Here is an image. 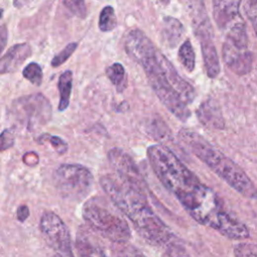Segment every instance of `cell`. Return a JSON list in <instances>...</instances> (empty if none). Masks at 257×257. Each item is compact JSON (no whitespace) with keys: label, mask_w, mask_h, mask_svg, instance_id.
Segmentation results:
<instances>
[{"label":"cell","mask_w":257,"mask_h":257,"mask_svg":"<svg viewBox=\"0 0 257 257\" xmlns=\"http://www.w3.org/2000/svg\"><path fill=\"white\" fill-rule=\"evenodd\" d=\"M147 155L160 182L193 219L227 238H249L250 231L246 225L230 216L214 191L204 185L168 147L159 144L150 146Z\"/></svg>","instance_id":"cell-1"},{"label":"cell","mask_w":257,"mask_h":257,"mask_svg":"<svg viewBox=\"0 0 257 257\" xmlns=\"http://www.w3.org/2000/svg\"><path fill=\"white\" fill-rule=\"evenodd\" d=\"M110 200L133 223L137 233L149 244L166 247L178 238L150 206L144 189L119 175H105L100 180Z\"/></svg>","instance_id":"cell-2"},{"label":"cell","mask_w":257,"mask_h":257,"mask_svg":"<svg viewBox=\"0 0 257 257\" xmlns=\"http://www.w3.org/2000/svg\"><path fill=\"white\" fill-rule=\"evenodd\" d=\"M125 50L133 60L141 64L161 103L177 119L186 122L191 113L167 75L164 66L165 55L140 29L128 31L125 38Z\"/></svg>","instance_id":"cell-3"},{"label":"cell","mask_w":257,"mask_h":257,"mask_svg":"<svg viewBox=\"0 0 257 257\" xmlns=\"http://www.w3.org/2000/svg\"><path fill=\"white\" fill-rule=\"evenodd\" d=\"M179 138L193 154L239 194L249 199H257L256 186L230 158L213 147L205 138L189 128H182L179 132Z\"/></svg>","instance_id":"cell-4"},{"label":"cell","mask_w":257,"mask_h":257,"mask_svg":"<svg viewBox=\"0 0 257 257\" xmlns=\"http://www.w3.org/2000/svg\"><path fill=\"white\" fill-rule=\"evenodd\" d=\"M121 210L102 197L88 199L83 207V218L96 234L115 244L126 243L132 232Z\"/></svg>","instance_id":"cell-5"},{"label":"cell","mask_w":257,"mask_h":257,"mask_svg":"<svg viewBox=\"0 0 257 257\" xmlns=\"http://www.w3.org/2000/svg\"><path fill=\"white\" fill-rule=\"evenodd\" d=\"M226 30L222 45L223 61L235 75L245 76L251 72L253 64L245 22L239 18Z\"/></svg>","instance_id":"cell-6"},{"label":"cell","mask_w":257,"mask_h":257,"mask_svg":"<svg viewBox=\"0 0 257 257\" xmlns=\"http://www.w3.org/2000/svg\"><path fill=\"white\" fill-rule=\"evenodd\" d=\"M9 117L17 126L29 132H36L50 122L52 109L43 93H32L12 102Z\"/></svg>","instance_id":"cell-7"},{"label":"cell","mask_w":257,"mask_h":257,"mask_svg":"<svg viewBox=\"0 0 257 257\" xmlns=\"http://www.w3.org/2000/svg\"><path fill=\"white\" fill-rule=\"evenodd\" d=\"M58 194L68 201L81 202L91 191L93 177L90 171L80 164H62L53 174Z\"/></svg>","instance_id":"cell-8"},{"label":"cell","mask_w":257,"mask_h":257,"mask_svg":"<svg viewBox=\"0 0 257 257\" xmlns=\"http://www.w3.org/2000/svg\"><path fill=\"white\" fill-rule=\"evenodd\" d=\"M41 232L49 247L63 257H75L69 228L54 212L46 211L40 223Z\"/></svg>","instance_id":"cell-9"},{"label":"cell","mask_w":257,"mask_h":257,"mask_svg":"<svg viewBox=\"0 0 257 257\" xmlns=\"http://www.w3.org/2000/svg\"><path fill=\"white\" fill-rule=\"evenodd\" d=\"M108 159L117 175L144 189L145 183L142 175L130 155L121 149L114 148L109 152Z\"/></svg>","instance_id":"cell-10"},{"label":"cell","mask_w":257,"mask_h":257,"mask_svg":"<svg viewBox=\"0 0 257 257\" xmlns=\"http://www.w3.org/2000/svg\"><path fill=\"white\" fill-rule=\"evenodd\" d=\"M184 1L198 41L213 38V27L206 11L204 0H184Z\"/></svg>","instance_id":"cell-11"},{"label":"cell","mask_w":257,"mask_h":257,"mask_svg":"<svg viewBox=\"0 0 257 257\" xmlns=\"http://www.w3.org/2000/svg\"><path fill=\"white\" fill-rule=\"evenodd\" d=\"M241 1L242 0H212L214 20L220 29H227L240 18Z\"/></svg>","instance_id":"cell-12"},{"label":"cell","mask_w":257,"mask_h":257,"mask_svg":"<svg viewBox=\"0 0 257 257\" xmlns=\"http://www.w3.org/2000/svg\"><path fill=\"white\" fill-rule=\"evenodd\" d=\"M31 53V46L26 43L11 46L2 57H0V74L14 73L22 66V63Z\"/></svg>","instance_id":"cell-13"},{"label":"cell","mask_w":257,"mask_h":257,"mask_svg":"<svg viewBox=\"0 0 257 257\" xmlns=\"http://www.w3.org/2000/svg\"><path fill=\"white\" fill-rule=\"evenodd\" d=\"M197 116L199 121L206 127L213 128H224V120L220 107L212 99H208L200 105L197 111Z\"/></svg>","instance_id":"cell-14"},{"label":"cell","mask_w":257,"mask_h":257,"mask_svg":"<svg viewBox=\"0 0 257 257\" xmlns=\"http://www.w3.org/2000/svg\"><path fill=\"white\" fill-rule=\"evenodd\" d=\"M76 249L79 257H109L99 242L84 229L77 236Z\"/></svg>","instance_id":"cell-15"},{"label":"cell","mask_w":257,"mask_h":257,"mask_svg":"<svg viewBox=\"0 0 257 257\" xmlns=\"http://www.w3.org/2000/svg\"><path fill=\"white\" fill-rule=\"evenodd\" d=\"M184 35V26L180 20L175 17L167 16L163 19L162 29H161V37H162L163 43L174 48L182 40Z\"/></svg>","instance_id":"cell-16"},{"label":"cell","mask_w":257,"mask_h":257,"mask_svg":"<svg viewBox=\"0 0 257 257\" xmlns=\"http://www.w3.org/2000/svg\"><path fill=\"white\" fill-rule=\"evenodd\" d=\"M201 45L204 67L207 76L210 79H215L220 73V62L218 53L214 44V41H206L199 43Z\"/></svg>","instance_id":"cell-17"},{"label":"cell","mask_w":257,"mask_h":257,"mask_svg":"<svg viewBox=\"0 0 257 257\" xmlns=\"http://www.w3.org/2000/svg\"><path fill=\"white\" fill-rule=\"evenodd\" d=\"M58 91H59V104L58 111H66L70 106V100L73 88V73L66 71L60 75L58 79Z\"/></svg>","instance_id":"cell-18"},{"label":"cell","mask_w":257,"mask_h":257,"mask_svg":"<svg viewBox=\"0 0 257 257\" xmlns=\"http://www.w3.org/2000/svg\"><path fill=\"white\" fill-rule=\"evenodd\" d=\"M107 77L115 86L119 92H122L127 87V74L125 68L119 62L113 63L106 71Z\"/></svg>","instance_id":"cell-19"},{"label":"cell","mask_w":257,"mask_h":257,"mask_svg":"<svg viewBox=\"0 0 257 257\" xmlns=\"http://www.w3.org/2000/svg\"><path fill=\"white\" fill-rule=\"evenodd\" d=\"M179 60L182 63V66L189 72L192 73L195 69V52L193 49V46L190 41H186L181 47L179 48L178 52Z\"/></svg>","instance_id":"cell-20"},{"label":"cell","mask_w":257,"mask_h":257,"mask_svg":"<svg viewBox=\"0 0 257 257\" xmlns=\"http://www.w3.org/2000/svg\"><path fill=\"white\" fill-rule=\"evenodd\" d=\"M118 20L116 17L115 9L112 6H106L103 8L99 18V28L104 31H112L117 27Z\"/></svg>","instance_id":"cell-21"},{"label":"cell","mask_w":257,"mask_h":257,"mask_svg":"<svg viewBox=\"0 0 257 257\" xmlns=\"http://www.w3.org/2000/svg\"><path fill=\"white\" fill-rule=\"evenodd\" d=\"M23 77L29 81L32 85L40 86L43 83V74L41 66L37 62H30L29 64L24 68L22 72Z\"/></svg>","instance_id":"cell-22"},{"label":"cell","mask_w":257,"mask_h":257,"mask_svg":"<svg viewBox=\"0 0 257 257\" xmlns=\"http://www.w3.org/2000/svg\"><path fill=\"white\" fill-rule=\"evenodd\" d=\"M38 142L41 143V144L43 143V142H48L53 147V149L55 150V152L58 155L66 154L68 152V150H69V145L66 142H64L62 139H60L58 137H55V136H51L49 134L42 135L38 139Z\"/></svg>","instance_id":"cell-23"},{"label":"cell","mask_w":257,"mask_h":257,"mask_svg":"<svg viewBox=\"0 0 257 257\" xmlns=\"http://www.w3.org/2000/svg\"><path fill=\"white\" fill-rule=\"evenodd\" d=\"M78 47V43H69L66 47H64L60 52H58L51 60V67L52 68H57L60 67L61 64H63L66 62L71 56L72 54L76 51Z\"/></svg>","instance_id":"cell-24"},{"label":"cell","mask_w":257,"mask_h":257,"mask_svg":"<svg viewBox=\"0 0 257 257\" xmlns=\"http://www.w3.org/2000/svg\"><path fill=\"white\" fill-rule=\"evenodd\" d=\"M63 5L74 15L82 19L86 17V5L85 0H63Z\"/></svg>","instance_id":"cell-25"},{"label":"cell","mask_w":257,"mask_h":257,"mask_svg":"<svg viewBox=\"0 0 257 257\" xmlns=\"http://www.w3.org/2000/svg\"><path fill=\"white\" fill-rule=\"evenodd\" d=\"M115 257H147L141 250L134 245L126 243L118 244Z\"/></svg>","instance_id":"cell-26"},{"label":"cell","mask_w":257,"mask_h":257,"mask_svg":"<svg viewBox=\"0 0 257 257\" xmlns=\"http://www.w3.org/2000/svg\"><path fill=\"white\" fill-rule=\"evenodd\" d=\"M162 257H190V255L177 239L165 247Z\"/></svg>","instance_id":"cell-27"},{"label":"cell","mask_w":257,"mask_h":257,"mask_svg":"<svg viewBox=\"0 0 257 257\" xmlns=\"http://www.w3.org/2000/svg\"><path fill=\"white\" fill-rule=\"evenodd\" d=\"M235 257H257V245L239 243L234 248Z\"/></svg>","instance_id":"cell-28"},{"label":"cell","mask_w":257,"mask_h":257,"mask_svg":"<svg viewBox=\"0 0 257 257\" xmlns=\"http://www.w3.org/2000/svg\"><path fill=\"white\" fill-rule=\"evenodd\" d=\"M244 10L257 36V0H245Z\"/></svg>","instance_id":"cell-29"},{"label":"cell","mask_w":257,"mask_h":257,"mask_svg":"<svg viewBox=\"0 0 257 257\" xmlns=\"http://www.w3.org/2000/svg\"><path fill=\"white\" fill-rule=\"evenodd\" d=\"M15 134L12 128H6L0 134V152L10 149L14 146Z\"/></svg>","instance_id":"cell-30"},{"label":"cell","mask_w":257,"mask_h":257,"mask_svg":"<svg viewBox=\"0 0 257 257\" xmlns=\"http://www.w3.org/2000/svg\"><path fill=\"white\" fill-rule=\"evenodd\" d=\"M8 30L5 25H0V53L3 51L7 44Z\"/></svg>","instance_id":"cell-31"},{"label":"cell","mask_w":257,"mask_h":257,"mask_svg":"<svg viewBox=\"0 0 257 257\" xmlns=\"http://www.w3.org/2000/svg\"><path fill=\"white\" fill-rule=\"evenodd\" d=\"M16 216H17L18 221L24 222L28 218V216H29V209H28V207L26 205H20L17 208Z\"/></svg>","instance_id":"cell-32"},{"label":"cell","mask_w":257,"mask_h":257,"mask_svg":"<svg viewBox=\"0 0 257 257\" xmlns=\"http://www.w3.org/2000/svg\"><path fill=\"white\" fill-rule=\"evenodd\" d=\"M30 2H32V0H13V5L16 8H23Z\"/></svg>","instance_id":"cell-33"},{"label":"cell","mask_w":257,"mask_h":257,"mask_svg":"<svg viewBox=\"0 0 257 257\" xmlns=\"http://www.w3.org/2000/svg\"><path fill=\"white\" fill-rule=\"evenodd\" d=\"M3 9H1V8H0V19H1L2 18V15H3Z\"/></svg>","instance_id":"cell-34"},{"label":"cell","mask_w":257,"mask_h":257,"mask_svg":"<svg viewBox=\"0 0 257 257\" xmlns=\"http://www.w3.org/2000/svg\"><path fill=\"white\" fill-rule=\"evenodd\" d=\"M52 257H63V256H61L60 254H55V255H53Z\"/></svg>","instance_id":"cell-35"}]
</instances>
